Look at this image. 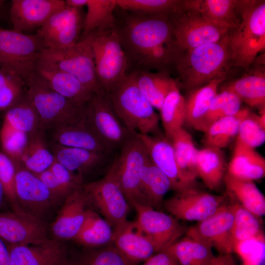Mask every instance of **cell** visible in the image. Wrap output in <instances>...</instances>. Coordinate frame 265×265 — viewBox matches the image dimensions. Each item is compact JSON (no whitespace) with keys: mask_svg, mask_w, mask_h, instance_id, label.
<instances>
[{"mask_svg":"<svg viewBox=\"0 0 265 265\" xmlns=\"http://www.w3.org/2000/svg\"><path fill=\"white\" fill-rule=\"evenodd\" d=\"M62 264H63V263H62ZM62 264H61V265H62Z\"/></svg>","mask_w":265,"mask_h":265,"instance_id":"63","label":"cell"},{"mask_svg":"<svg viewBox=\"0 0 265 265\" xmlns=\"http://www.w3.org/2000/svg\"><path fill=\"white\" fill-rule=\"evenodd\" d=\"M55 159L69 171L82 177L103 166L107 155L85 149L63 146L55 143L53 146Z\"/></svg>","mask_w":265,"mask_h":265,"instance_id":"28","label":"cell"},{"mask_svg":"<svg viewBox=\"0 0 265 265\" xmlns=\"http://www.w3.org/2000/svg\"><path fill=\"white\" fill-rule=\"evenodd\" d=\"M234 219L231 238L234 247L240 242L263 234L259 218L235 201L231 203Z\"/></svg>","mask_w":265,"mask_h":265,"instance_id":"45","label":"cell"},{"mask_svg":"<svg viewBox=\"0 0 265 265\" xmlns=\"http://www.w3.org/2000/svg\"><path fill=\"white\" fill-rule=\"evenodd\" d=\"M38 60L75 76L94 94L103 91L97 81L91 47L85 36L66 49H44Z\"/></svg>","mask_w":265,"mask_h":265,"instance_id":"8","label":"cell"},{"mask_svg":"<svg viewBox=\"0 0 265 265\" xmlns=\"http://www.w3.org/2000/svg\"><path fill=\"white\" fill-rule=\"evenodd\" d=\"M180 0H116L117 6L132 13L146 16H169Z\"/></svg>","mask_w":265,"mask_h":265,"instance_id":"47","label":"cell"},{"mask_svg":"<svg viewBox=\"0 0 265 265\" xmlns=\"http://www.w3.org/2000/svg\"><path fill=\"white\" fill-rule=\"evenodd\" d=\"M116 6V0H87L81 37L94 31L116 26L113 11Z\"/></svg>","mask_w":265,"mask_h":265,"instance_id":"40","label":"cell"},{"mask_svg":"<svg viewBox=\"0 0 265 265\" xmlns=\"http://www.w3.org/2000/svg\"><path fill=\"white\" fill-rule=\"evenodd\" d=\"M179 4L169 17L173 26V41L180 52L217 42L230 30L211 22L197 12L181 8Z\"/></svg>","mask_w":265,"mask_h":265,"instance_id":"9","label":"cell"},{"mask_svg":"<svg viewBox=\"0 0 265 265\" xmlns=\"http://www.w3.org/2000/svg\"><path fill=\"white\" fill-rule=\"evenodd\" d=\"M36 175L51 192L54 202L65 200L71 192L65 188L49 169Z\"/></svg>","mask_w":265,"mask_h":265,"instance_id":"54","label":"cell"},{"mask_svg":"<svg viewBox=\"0 0 265 265\" xmlns=\"http://www.w3.org/2000/svg\"><path fill=\"white\" fill-rule=\"evenodd\" d=\"M84 36L91 47L98 84L107 94L127 75L129 59L118 28L96 30Z\"/></svg>","mask_w":265,"mask_h":265,"instance_id":"4","label":"cell"},{"mask_svg":"<svg viewBox=\"0 0 265 265\" xmlns=\"http://www.w3.org/2000/svg\"><path fill=\"white\" fill-rule=\"evenodd\" d=\"M65 5L63 0H12L9 15L13 29L24 33L38 29Z\"/></svg>","mask_w":265,"mask_h":265,"instance_id":"19","label":"cell"},{"mask_svg":"<svg viewBox=\"0 0 265 265\" xmlns=\"http://www.w3.org/2000/svg\"><path fill=\"white\" fill-rule=\"evenodd\" d=\"M140 178V190L145 204L153 208L160 207L164 196L171 189V184L149 157L141 168Z\"/></svg>","mask_w":265,"mask_h":265,"instance_id":"33","label":"cell"},{"mask_svg":"<svg viewBox=\"0 0 265 265\" xmlns=\"http://www.w3.org/2000/svg\"><path fill=\"white\" fill-rule=\"evenodd\" d=\"M16 173V167L14 162L3 152H0V182L5 199L13 212L22 216H31L24 211L17 200L15 190Z\"/></svg>","mask_w":265,"mask_h":265,"instance_id":"49","label":"cell"},{"mask_svg":"<svg viewBox=\"0 0 265 265\" xmlns=\"http://www.w3.org/2000/svg\"><path fill=\"white\" fill-rule=\"evenodd\" d=\"M223 183L231 200L258 217L265 215V196L253 181L238 179L226 173Z\"/></svg>","mask_w":265,"mask_h":265,"instance_id":"30","label":"cell"},{"mask_svg":"<svg viewBox=\"0 0 265 265\" xmlns=\"http://www.w3.org/2000/svg\"><path fill=\"white\" fill-rule=\"evenodd\" d=\"M44 49L36 33L0 27V67L17 73L25 81L34 72L39 54Z\"/></svg>","mask_w":265,"mask_h":265,"instance_id":"10","label":"cell"},{"mask_svg":"<svg viewBox=\"0 0 265 265\" xmlns=\"http://www.w3.org/2000/svg\"><path fill=\"white\" fill-rule=\"evenodd\" d=\"M173 148L177 163L184 176L196 185L198 177L195 167L198 150L190 133L184 128L175 132L168 139Z\"/></svg>","mask_w":265,"mask_h":265,"instance_id":"39","label":"cell"},{"mask_svg":"<svg viewBox=\"0 0 265 265\" xmlns=\"http://www.w3.org/2000/svg\"><path fill=\"white\" fill-rule=\"evenodd\" d=\"M0 265H11L6 243L1 238H0Z\"/></svg>","mask_w":265,"mask_h":265,"instance_id":"57","label":"cell"},{"mask_svg":"<svg viewBox=\"0 0 265 265\" xmlns=\"http://www.w3.org/2000/svg\"><path fill=\"white\" fill-rule=\"evenodd\" d=\"M84 121L97 136L112 151L121 147L129 132L114 111L107 94H94L85 106Z\"/></svg>","mask_w":265,"mask_h":265,"instance_id":"11","label":"cell"},{"mask_svg":"<svg viewBox=\"0 0 265 265\" xmlns=\"http://www.w3.org/2000/svg\"><path fill=\"white\" fill-rule=\"evenodd\" d=\"M144 262L142 265H180L167 249L157 253Z\"/></svg>","mask_w":265,"mask_h":265,"instance_id":"55","label":"cell"},{"mask_svg":"<svg viewBox=\"0 0 265 265\" xmlns=\"http://www.w3.org/2000/svg\"><path fill=\"white\" fill-rule=\"evenodd\" d=\"M195 167L197 176L208 188H218L225 175L226 160L222 149L205 146L198 150Z\"/></svg>","mask_w":265,"mask_h":265,"instance_id":"31","label":"cell"},{"mask_svg":"<svg viewBox=\"0 0 265 265\" xmlns=\"http://www.w3.org/2000/svg\"><path fill=\"white\" fill-rule=\"evenodd\" d=\"M241 104V100L234 93L222 90L215 96L207 113L193 128L205 132L216 121L238 112Z\"/></svg>","mask_w":265,"mask_h":265,"instance_id":"43","label":"cell"},{"mask_svg":"<svg viewBox=\"0 0 265 265\" xmlns=\"http://www.w3.org/2000/svg\"><path fill=\"white\" fill-rule=\"evenodd\" d=\"M5 199L4 190L0 182V208L2 206Z\"/></svg>","mask_w":265,"mask_h":265,"instance_id":"59","label":"cell"},{"mask_svg":"<svg viewBox=\"0 0 265 265\" xmlns=\"http://www.w3.org/2000/svg\"><path fill=\"white\" fill-rule=\"evenodd\" d=\"M236 95L252 107L264 108L265 104V75L259 67L249 74L229 82L223 88Z\"/></svg>","mask_w":265,"mask_h":265,"instance_id":"29","label":"cell"},{"mask_svg":"<svg viewBox=\"0 0 265 265\" xmlns=\"http://www.w3.org/2000/svg\"><path fill=\"white\" fill-rule=\"evenodd\" d=\"M34 73L47 86L81 106H85L94 93L79 80L37 59Z\"/></svg>","mask_w":265,"mask_h":265,"instance_id":"22","label":"cell"},{"mask_svg":"<svg viewBox=\"0 0 265 265\" xmlns=\"http://www.w3.org/2000/svg\"><path fill=\"white\" fill-rule=\"evenodd\" d=\"M113 229L100 214L87 209L85 218L79 233L74 239L89 247H100L112 244Z\"/></svg>","mask_w":265,"mask_h":265,"instance_id":"34","label":"cell"},{"mask_svg":"<svg viewBox=\"0 0 265 265\" xmlns=\"http://www.w3.org/2000/svg\"><path fill=\"white\" fill-rule=\"evenodd\" d=\"M233 219L231 203L223 204L212 215L187 228L185 235L210 244L220 254H232Z\"/></svg>","mask_w":265,"mask_h":265,"instance_id":"16","label":"cell"},{"mask_svg":"<svg viewBox=\"0 0 265 265\" xmlns=\"http://www.w3.org/2000/svg\"><path fill=\"white\" fill-rule=\"evenodd\" d=\"M55 143L109 155L112 152L86 125L84 118L75 124L60 125L52 128Z\"/></svg>","mask_w":265,"mask_h":265,"instance_id":"25","label":"cell"},{"mask_svg":"<svg viewBox=\"0 0 265 265\" xmlns=\"http://www.w3.org/2000/svg\"><path fill=\"white\" fill-rule=\"evenodd\" d=\"M236 140L227 173L238 179L253 182L263 178L265 158L255 149Z\"/></svg>","mask_w":265,"mask_h":265,"instance_id":"26","label":"cell"},{"mask_svg":"<svg viewBox=\"0 0 265 265\" xmlns=\"http://www.w3.org/2000/svg\"><path fill=\"white\" fill-rule=\"evenodd\" d=\"M225 197L197 189L196 187L177 193L164 201L166 210L177 219L202 221L212 215L224 204Z\"/></svg>","mask_w":265,"mask_h":265,"instance_id":"15","label":"cell"},{"mask_svg":"<svg viewBox=\"0 0 265 265\" xmlns=\"http://www.w3.org/2000/svg\"><path fill=\"white\" fill-rule=\"evenodd\" d=\"M228 33L217 42L180 53L175 67L183 86L188 92L212 80L226 79L228 69L233 66Z\"/></svg>","mask_w":265,"mask_h":265,"instance_id":"1","label":"cell"},{"mask_svg":"<svg viewBox=\"0 0 265 265\" xmlns=\"http://www.w3.org/2000/svg\"><path fill=\"white\" fill-rule=\"evenodd\" d=\"M138 228L151 241L157 253L165 250L186 234L187 228L173 216L147 205L134 203Z\"/></svg>","mask_w":265,"mask_h":265,"instance_id":"14","label":"cell"},{"mask_svg":"<svg viewBox=\"0 0 265 265\" xmlns=\"http://www.w3.org/2000/svg\"><path fill=\"white\" fill-rule=\"evenodd\" d=\"M49 169L59 182L70 192L83 186L82 177L69 171L55 159Z\"/></svg>","mask_w":265,"mask_h":265,"instance_id":"53","label":"cell"},{"mask_svg":"<svg viewBox=\"0 0 265 265\" xmlns=\"http://www.w3.org/2000/svg\"><path fill=\"white\" fill-rule=\"evenodd\" d=\"M159 111L165 136L169 139L175 132L183 128L186 121L185 98L178 85L166 96Z\"/></svg>","mask_w":265,"mask_h":265,"instance_id":"42","label":"cell"},{"mask_svg":"<svg viewBox=\"0 0 265 265\" xmlns=\"http://www.w3.org/2000/svg\"><path fill=\"white\" fill-rule=\"evenodd\" d=\"M6 245L11 265H60L65 262L62 247L53 240L37 244Z\"/></svg>","mask_w":265,"mask_h":265,"instance_id":"24","label":"cell"},{"mask_svg":"<svg viewBox=\"0 0 265 265\" xmlns=\"http://www.w3.org/2000/svg\"><path fill=\"white\" fill-rule=\"evenodd\" d=\"M132 133L142 141L154 164L169 179L171 189L179 193L196 187V185L190 182L180 170L172 144L165 136Z\"/></svg>","mask_w":265,"mask_h":265,"instance_id":"17","label":"cell"},{"mask_svg":"<svg viewBox=\"0 0 265 265\" xmlns=\"http://www.w3.org/2000/svg\"><path fill=\"white\" fill-rule=\"evenodd\" d=\"M185 235L166 249L174 256L180 265H206L214 257L212 246Z\"/></svg>","mask_w":265,"mask_h":265,"instance_id":"35","label":"cell"},{"mask_svg":"<svg viewBox=\"0 0 265 265\" xmlns=\"http://www.w3.org/2000/svg\"><path fill=\"white\" fill-rule=\"evenodd\" d=\"M87 203H90L113 229L125 223L128 202L114 180L108 174L83 186Z\"/></svg>","mask_w":265,"mask_h":265,"instance_id":"13","label":"cell"},{"mask_svg":"<svg viewBox=\"0 0 265 265\" xmlns=\"http://www.w3.org/2000/svg\"><path fill=\"white\" fill-rule=\"evenodd\" d=\"M0 238L12 244H37L49 240L41 220L14 212H0Z\"/></svg>","mask_w":265,"mask_h":265,"instance_id":"20","label":"cell"},{"mask_svg":"<svg viewBox=\"0 0 265 265\" xmlns=\"http://www.w3.org/2000/svg\"><path fill=\"white\" fill-rule=\"evenodd\" d=\"M61 265H69L66 262Z\"/></svg>","mask_w":265,"mask_h":265,"instance_id":"61","label":"cell"},{"mask_svg":"<svg viewBox=\"0 0 265 265\" xmlns=\"http://www.w3.org/2000/svg\"><path fill=\"white\" fill-rule=\"evenodd\" d=\"M112 244L129 261L137 265L157 253L151 241L134 221L127 220L113 230Z\"/></svg>","mask_w":265,"mask_h":265,"instance_id":"23","label":"cell"},{"mask_svg":"<svg viewBox=\"0 0 265 265\" xmlns=\"http://www.w3.org/2000/svg\"><path fill=\"white\" fill-rule=\"evenodd\" d=\"M26 93L25 80L17 73L0 67V110H6Z\"/></svg>","mask_w":265,"mask_h":265,"instance_id":"46","label":"cell"},{"mask_svg":"<svg viewBox=\"0 0 265 265\" xmlns=\"http://www.w3.org/2000/svg\"><path fill=\"white\" fill-rule=\"evenodd\" d=\"M107 95L130 133L151 135L158 132L159 117L138 87L132 73L127 74Z\"/></svg>","mask_w":265,"mask_h":265,"instance_id":"3","label":"cell"},{"mask_svg":"<svg viewBox=\"0 0 265 265\" xmlns=\"http://www.w3.org/2000/svg\"><path fill=\"white\" fill-rule=\"evenodd\" d=\"M121 148L107 174L118 184L129 204H145L140 190V175L149 158L146 149L134 133H131Z\"/></svg>","mask_w":265,"mask_h":265,"instance_id":"7","label":"cell"},{"mask_svg":"<svg viewBox=\"0 0 265 265\" xmlns=\"http://www.w3.org/2000/svg\"><path fill=\"white\" fill-rule=\"evenodd\" d=\"M250 112L247 108H241L237 113L213 123L204 132V146L220 149L228 146L236 138L240 123Z\"/></svg>","mask_w":265,"mask_h":265,"instance_id":"37","label":"cell"},{"mask_svg":"<svg viewBox=\"0 0 265 265\" xmlns=\"http://www.w3.org/2000/svg\"><path fill=\"white\" fill-rule=\"evenodd\" d=\"M83 186L72 192L51 226V232L57 239H73L80 230L85 218L87 201Z\"/></svg>","mask_w":265,"mask_h":265,"instance_id":"21","label":"cell"},{"mask_svg":"<svg viewBox=\"0 0 265 265\" xmlns=\"http://www.w3.org/2000/svg\"><path fill=\"white\" fill-rule=\"evenodd\" d=\"M206 265H236V261L232 254H219Z\"/></svg>","mask_w":265,"mask_h":265,"instance_id":"56","label":"cell"},{"mask_svg":"<svg viewBox=\"0 0 265 265\" xmlns=\"http://www.w3.org/2000/svg\"><path fill=\"white\" fill-rule=\"evenodd\" d=\"M80 265H137L129 261L113 244L90 253Z\"/></svg>","mask_w":265,"mask_h":265,"instance_id":"52","label":"cell"},{"mask_svg":"<svg viewBox=\"0 0 265 265\" xmlns=\"http://www.w3.org/2000/svg\"><path fill=\"white\" fill-rule=\"evenodd\" d=\"M234 0H185L179 6L198 13L211 22L232 29L239 25Z\"/></svg>","mask_w":265,"mask_h":265,"instance_id":"27","label":"cell"},{"mask_svg":"<svg viewBox=\"0 0 265 265\" xmlns=\"http://www.w3.org/2000/svg\"><path fill=\"white\" fill-rule=\"evenodd\" d=\"M119 34L128 59L135 62L157 46L173 40V26L169 16H146L132 13Z\"/></svg>","mask_w":265,"mask_h":265,"instance_id":"5","label":"cell"},{"mask_svg":"<svg viewBox=\"0 0 265 265\" xmlns=\"http://www.w3.org/2000/svg\"><path fill=\"white\" fill-rule=\"evenodd\" d=\"M264 234L254 237L237 244L234 252L241 257L243 264L246 265H260L263 261L264 253Z\"/></svg>","mask_w":265,"mask_h":265,"instance_id":"51","label":"cell"},{"mask_svg":"<svg viewBox=\"0 0 265 265\" xmlns=\"http://www.w3.org/2000/svg\"><path fill=\"white\" fill-rule=\"evenodd\" d=\"M132 73L140 90L152 106L159 110L166 96L178 85L167 73L139 70Z\"/></svg>","mask_w":265,"mask_h":265,"instance_id":"32","label":"cell"},{"mask_svg":"<svg viewBox=\"0 0 265 265\" xmlns=\"http://www.w3.org/2000/svg\"><path fill=\"white\" fill-rule=\"evenodd\" d=\"M3 1L0 0V9L1 8V7L3 6Z\"/></svg>","mask_w":265,"mask_h":265,"instance_id":"60","label":"cell"},{"mask_svg":"<svg viewBox=\"0 0 265 265\" xmlns=\"http://www.w3.org/2000/svg\"><path fill=\"white\" fill-rule=\"evenodd\" d=\"M29 135L15 129L3 122L0 132V140L3 152L15 163L18 164L27 144Z\"/></svg>","mask_w":265,"mask_h":265,"instance_id":"50","label":"cell"},{"mask_svg":"<svg viewBox=\"0 0 265 265\" xmlns=\"http://www.w3.org/2000/svg\"><path fill=\"white\" fill-rule=\"evenodd\" d=\"M3 122L28 135L42 130L38 114L26 93L19 101L7 109Z\"/></svg>","mask_w":265,"mask_h":265,"instance_id":"41","label":"cell"},{"mask_svg":"<svg viewBox=\"0 0 265 265\" xmlns=\"http://www.w3.org/2000/svg\"><path fill=\"white\" fill-rule=\"evenodd\" d=\"M181 52L175 46L173 40L155 47L135 62L140 70L156 69L159 72L169 73L170 68L175 67Z\"/></svg>","mask_w":265,"mask_h":265,"instance_id":"44","label":"cell"},{"mask_svg":"<svg viewBox=\"0 0 265 265\" xmlns=\"http://www.w3.org/2000/svg\"><path fill=\"white\" fill-rule=\"evenodd\" d=\"M25 81L26 96L38 114L41 130L75 124L84 119L85 106L53 90L34 72Z\"/></svg>","mask_w":265,"mask_h":265,"instance_id":"6","label":"cell"},{"mask_svg":"<svg viewBox=\"0 0 265 265\" xmlns=\"http://www.w3.org/2000/svg\"><path fill=\"white\" fill-rule=\"evenodd\" d=\"M226 79L212 80L189 91L185 98L186 116L185 123L194 128L207 113L211 103L217 93L221 83Z\"/></svg>","mask_w":265,"mask_h":265,"instance_id":"38","label":"cell"},{"mask_svg":"<svg viewBox=\"0 0 265 265\" xmlns=\"http://www.w3.org/2000/svg\"><path fill=\"white\" fill-rule=\"evenodd\" d=\"M65 2L68 6L82 9L84 6H86L87 0H66Z\"/></svg>","mask_w":265,"mask_h":265,"instance_id":"58","label":"cell"},{"mask_svg":"<svg viewBox=\"0 0 265 265\" xmlns=\"http://www.w3.org/2000/svg\"><path fill=\"white\" fill-rule=\"evenodd\" d=\"M85 15L82 9L66 5L53 14L37 29L45 49H64L80 39Z\"/></svg>","mask_w":265,"mask_h":265,"instance_id":"12","label":"cell"},{"mask_svg":"<svg viewBox=\"0 0 265 265\" xmlns=\"http://www.w3.org/2000/svg\"><path fill=\"white\" fill-rule=\"evenodd\" d=\"M42 131L29 135L27 144L16 167L23 168L34 174H38L50 168L55 158L47 146Z\"/></svg>","mask_w":265,"mask_h":265,"instance_id":"36","label":"cell"},{"mask_svg":"<svg viewBox=\"0 0 265 265\" xmlns=\"http://www.w3.org/2000/svg\"><path fill=\"white\" fill-rule=\"evenodd\" d=\"M236 10L240 15L239 25L228 33L232 63L247 71L265 47V2L237 0Z\"/></svg>","mask_w":265,"mask_h":265,"instance_id":"2","label":"cell"},{"mask_svg":"<svg viewBox=\"0 0 265 265\" xmlns=\"http://www.w3.org/2000/svg\"><path fill=\"white\" fill-rule=\"evenodd\" d=\"M236 139L254 149L265 142V109L260 115L250 112L240 123Z\"/></svg>","mask_w":265,"mask_h":265,"instance_id":"48","label":"cell"},{"mask_svg":"<svg viewBox=\"0 0 265 265\" xmlns=\"http://www.w3.org/2000/svg\"><path fill=\"white\" fill-rule=\"evenodd\" d=\"M240 265H245V264H242Z\"/></svg>","mask_w":265,"mask_h":265,"instance_id":"62","label":"cell"},{"mask_svg":"<svg viewBox=\"0 0 265 265\" xmlns=\"http://www.w3.org/2000/svg\"><path fill=\"white\" fill-rule=\"evenodd\" d=\"M15 190L22 208L39 220L55 203L41 180L36 175L20 167H16Z\"/></svg>","mask_w":265,"mask_h":265,"instance_id":"18","label":"cell"}]
</instances>
